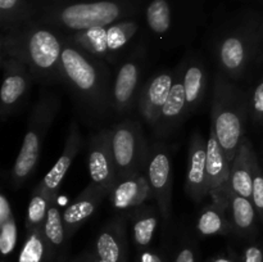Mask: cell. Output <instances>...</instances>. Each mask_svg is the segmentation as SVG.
<instances>
[{"mask_svg":"<svg viewBox=\"0 0 263 262\" xmlns=\"http://www.w3.org/2000/svg\"><path fill=\"white\" fill-rule=\"evenodd\" d=\"M108 195L109 190L90 181V184L64 208L62 217H63L67 238L69 240L79 231V229L84 226L86 221L94 215L100 203L104 198H108Z\"/></svg>","mask_w":263,"mask_h":262,"instance_id":"e0dca14e","label":"cell"},{"mask_svg":"<svg viewBox=\"0 0 263 262\" xmlns=\"http://www.w3.org/2000/svg\"><path fill=\"white\" fill-rule=\"evenodd\" d=\"M2 32L10 31L30 21L25 0H0Z\"/></svg>","mask_w":263,"mask_h":262,"instance_id":"f546056e","label":"cell"},{"mask_svg":"<svg viewBox=\"0 0 263 262\" xmlns=\"http://www.w3.org/2000/svg\"><path fill=\"white\" fill-rule=\"evenodd\" d=\"M203 262H240V253L235 252L233 248H229L225 253L215 254Z\"/></svg>","mask_w":263,"mask_h":262,"instance_id":"d590c367","label":"cell"},{"mask_svg":"<svg viewBox=\"0 0 263 262\" xmlns=\"http://www.w3.org/2000/svg\"><path fill=\"white\" fill-rule=\"evenodd\" d=\"M89 249L105 262H130L127 213L110 218L98 231Z\"/></svg>","mask_w":263,"mask_h":262,"instance_id":"4fadbf2b","label":"cell"},{"mask_svg":"<svg viewBox=\"0 0 263 262\" xmlns=\"http://www.w3.org/2000/svg\"><path fill=\"white\" fill-rule=\"evenodd\" d=\"M249 116V98L235 81L217 72L213 81L211 125L229 162H233L244 140Z\"/></svg>","mask_w":263,"mask_h":262,"instance_id":"277c9868","label":"cell"},{"mask_svg":"<svg viewBox=\"0 0 263 262\" xmlns=\"http://www.w3.org/2000/svg\"><path fill=\"white\" fill-rule=\"evenodd\" d=\"M258 39V30L241 22L216 33L210 46L217 72L235 82L241 80L256 58Z\"/></svg>","mask_w":263,"mask_h":262,"instance_id":"8992f818","label":"cell"},{"mask_svg":"<svg viewBox=\"0 0 263 262\" xmlns=\"http://www.w3.org/2000/svg\"><path fill=\"white\" fill-rule=\"evenodd\" d=\"M3 84L0 89V117L7 121L18 112L32 87V73L26 64L12 57L0 54Z\"/></svg>","mask_w":263,"mask_h":262,"instance_id":"30bf717a","label":"cell"},{"mask_svg":"<svg viewBox=\"0 0 263 262\" xmlns=\"http://www.w3.org/2000/svg\"><path fill=\"white\" fill-rule=\"evenodd\" d=\"M149 198H153V194L145 171L118 181L108 195L110 204L120 211L145 204Z\"/></svg>","mask_w":263,"mask_h":262,"instance_id":"44dd1931","label":"cell"},{"mask_svg":"<svg viewBox=\"0 0 263 262\" xmlns=\"http://www.w3.org/2000/svg\"><path fill=\"white\" fill-rule=\"evenodd\" d=\"M67 262H105L100 258L99 256L94 253L92 251H90L89 248H86L85 251L80 252L79 254H76L74 257L69 258Z\"/></svg>","mask_w":263,"mask_h":262,"instance_id":"8d00e7d4","label":"cell"},{"mask_svg":"<svg viewBox=\"0 0 263 262\" xmlns=\"http://www.w3.org/2000/svg\"><path fill=\"white\" fill-rule=\"evenodd\" d=\"M131 13L130 5L121 0H76L43 8L37 17L30 21L69 36L125 21Z\"/></svg>","mask_w":263,"mask_h":262,"instance_id":"3957f363","label":"cell"},{"mask_svg":"<svg viewBox=\"0 0 263 262\" xmlns=\"http://www.w3.org/2000/svg\"><path fill=\"white\" fill-rule=\"evenodd\" d=\"M87 167L92 182L112 192L117 184V170L112 149L110 128H102L90 138Z\"/></svg>","mask_w":263,"mask_h":262,"instance_id":"7c38bea8","label":"cell"},{"mask_svg":"<svg viewBox=\"0 0 263 262\" xmlns=\"http://www.w3.org/2000/svg\"><path fill=\"white\" fill-rule=\"evenodd\" d=\"M256 161L257 157L252 148L251 141L244 138L230 166L229 188L231 189V192L252 199L253 170Z\"/></svg>","mask_w":263,"mask_h":262,"instance_id":"603a6c76","label":"cell"},{"mask_svg":"<svg viewBox=\"0 0 263 262\" xmlns=\"http://www.w3.org/2000/svg\"><path fill=\"white\" fill-rule=\"evenodd\" d=\"M44 236L48 243L49 252H50V262H67V248H68L69 239L67 238L66 228L63 223L62 212L58 207L51 204L44 223Z\"/></svg>","mask_w":263,"mask_h":262,"instance_id":"484cf974","label":"cell"},{"mask_svg":"<svg viewBox=\"0 0 263 262\" xmlns=\"http://www.w3.org/2000/svg\"><path fill=\"white\" fill-rule=\"evenodd\" d=\"M176 76L177 66L174 69H163L143 82L136 105L143 120L152 128L156 127L158 122L161 110L171 92Z\"/></svg>","mask_w":263,"mask_h":262,"instance_id":"5bb4252c","label":"cell"},{"mask_svg":"<svg viewBox=\"0 0 263 262\" xmlns=\"http://www.w3.org/2000/svg\"><path fill=\"white\" fill-rule=\"evenodd\" d=\"M139 25L133 20L116 22L107 27H97L67 36L92 55L104 62L118 64L128 54L130 41L138 32Z\"/></svg>","mask_w":263,"mask_h":262,"instance_id":"ba28073f","label":"cell"},{"mask_svg":"<svg viewBox=\"0 0 263 262\" xmlns=\"http://www.w3.org/2000/svg\"><path fill=\"white\" fill-rule=\"evenodd\" d=\"M240 262H263V247L254 241L247 244L240 252Z\"/></svg>","mask_w":263,"mask_h":262,"instance_id":"e575fe53","label":"cell"},{"mask_svg":"<svg viewBox=\"0 0 263 262\" xmlns=\"http://www.w3.org/2000/svg\"><path fill=\"white\" fill-rule=\"evenodd\" d=\"M112 80L107 62L63 36L61 84L68 89L86 122L99 125L115 115Z\"/></svg>","mask_w":263,"mask_h":262,"instance_id":"6da1fadb","label":"cell"},{"mask_svg":"<svg viewBox=\"0 0 263 262\" xmlns=\"http://www.w3.org/2000/svg\"><path fill=\"white\" fill-rule=\"evenodd\" d=\"M145 54L144 49L128 51L127 55L117 64L112 80V105L116 116H125L138 104L141 76L144 72Z\"/></svg>","mask_w":263,"mask_h":262,"instance_id":"9c48e42d","label":"cell"},{"mask_svg":"<svg viewBox=\"0 0 263 262\" xmlns=\"http://www.w3.org/2000/svg\"><path fill=\"white\" fill-rule=\"evenodd\" d=\"M185 190L195 204H199L205 198L210 197L207 174V141L199 131H195L190 136Z\"/></svg>","mask_w":263,"mask_h":262,"instance_id":"9a60e30c","label":"cell"},{"mask_svg":"<svg viewBox=\"0 0 263 262\" xmlns=\"http://www.w3.org/2000/svg\"><path fill=\"white\" fill-rule=\"evenodd\" d=\"M58 109V97L49 91H43L31 108L23 143L10 171V185L13 189L17 190L23 186L35 172L43 151L44 140L49 128L53 125Z\"/></svg>","mask_w":263,"mask_h":262,"instance_id":"5b68a950","label":"cell"},{"mask_svg":"<svg viewBox=\"0 0 263 262\" xmlns=\"http://www.w3.org/2000/svg\"><path fill=\"white\" fill-rule=\"evenodd\" d=\"M134 262H171V253L166 249L149 247L143 251H136Z\"/></svg>","mask_w":263,"mask_h":262,"instance_id":"d6a6232c","label":"cell"},{"mask_svg":"<svg viewBox=\"0 0 263 262\" xmlns=\"http://www.w3.org/2000/svg\"><path fill=\"white\" fill-rule=\"evenodd\" d=\"M170 253L171 262H203L197 240L190 233H182Z\"/></svg>","mask_w":263,"mask_h":262,"instance_id":"4dcf8cb0","label":"cell"},{"mask_svg":"<svg viewBox=\"0 0 263 262\" xmlns=\"http://www.w3.org/2000/svg\"><path fill=\"white\" fill-rule=\"evenodd\" d=\"M184 61V86L189 113L198 112L208 92V67L203 57L192 53Z\"/></svg>","mask_w":263,"mask_h":262,"instance_id":"ffe728a7","label":"cell"},{"mask_svg":"<svg viewBox=\"0 0 263 262\" xmlns=\"http://www.w3.org/2000/svg\"><path fill=\"white\" fill-rule=\"evenodd\" d=\"M252 202L256 207L257 213L263 220V174L258 161L254 163L253 170V190H252Z\"/></svg>","mask_w":263,"mask_h":262,"instance_id":"1f68e13d","label":"cell"},{"mask_svg":"<svg viewBox=\"0 0 263 262\" xmlns=\"http://www.w3.org/2000/svg\"><path fill=\"white\" fill-rule=\"evenodd\" d=\"M0 49L2 54L26 64L35 81L43 85L61 84L63 35L58 31L27 21L2 32Z\"/></svg>","mask_w":263,"mask_h":262,"instance_id":"7a4b0ae2","label":"cell"},{"mask_svg":"<svg viewBox=\"0 0 263 262\" xmlns=\"http://www.w3.org/2000/svg\"><path fill=\"white\" fill-rule=\"evenodd\" d=\"M18 229L9 198L5 193L0 195V252L4 257L12 254L17 246Z\"/></svg>","mask_w":263,"mask_h":262,"instance_id":"4316f807","label":"cell"},{"mask_svg":"<svg viewBox=\"0 0 263 262\" xmlns=\"http://www.w3.org/2000/svg\"><path fill=\"white\" fill-rule=\"evenodd\" d=\"M55 203V199L51 198L40 185H36L31 194L30 202L26 215V231H32L36 229H43L48 216L49 208Z\"/></svg>","mask_w":263,"mask_h":262,"instance_id":"83f0119b","label":"cell"},{"mask_svg":"<svg viewBox=\"0 0 263 262\" xmlns=\"http://www.w3.org/2000/svg\"><path fill=\"white\" fill-rule=\"evenodd\" d=\"M229 200L234 235L239 239L252 240L257 226V210L253 202L249 198L231 192V189H229Z\"/></svg>","mask_w":263,"mask_h":262,"instance_id":"d4e9b609","label":"cell"},{"mask_svg":"<svg viewBox=\"0 0 263 262\" xmlns=\"http://www.w3.org/2000/svg\"><path fill=\"white\" fill-rule=\"evenodd\" d=\"M110 139L118 181L145 171L151 145L139 121L126 118L116 123Z\"/></svg>","mask_w":263,"mask_h":262,"instance_id":"52a82bcc","label":"cell"},{"mask_svg":"<svg viewBox=\"0 0 263 262\" xmlns=\"http://www.w3.org/2000/svg\"><path fill=\"white\" fill-rule=\"evenodd\" d=\"M82 145H84V138H82L81 130H80V125L77 120H73L69 125L68 135L66 138V143H64V148L61 157L37 184L55 200L58 197L62 181H63L68 170L71 169L72 163L81 151Z\"/></svg>","mask_w":263,"mask_h":262,"instance_id":"d6986e66","label":"cell"},{"mask_svg":"<svg viewBox=\"0 0 263 262\" xmlns=\"http://www.w3.org/2000/svg\"><path fill=\"white\" fill-rule=\"evenodd\" d=\"M229 189L225 193L211 195L212 202L200 210L195 221V231L198 236L210 238V236L234 235L230 217Z\"/></svg>","mask_w":263,"mask_h":262,"instance_id":"ac0fdd59","label":"cell"},{"mask_svg":"<svg viewBox=\"0 0 263 262\" xmlns=\"http://www.w3.org/2000/svg\"><path fill=\"white\" fill-rule=\"evenodd\" d=\"M189 116L190 113L184 86V61H181L177 64L176 80H175L171 92L162 108L158 122L153 131L158 138H167L176 133L177 128L185 122Z\"/></svg>","mask_w":263,"mask_h":262,"instance_id":"2e32d148","label":"cell"},{"mask_svg":"<svg viewBox=\"0 0 263 262\" xmlns=\"http://www.w3.org/2000/svg\"><path fill=\"white\" fill-rule=\"evenodd\" d=\"M18 262H50V252L43 229L26 231V239L21 248Z\"/></svg>","mask_w":263,"mask_h":262,"instance_id":"f1b7e54d","label":"cell"},{"mask_svg":"<svg viewBox=\"0 0 263 262\" xmlns=\"http://www.w3.org/2000/svg\"><path fill=\"white\" fill-rule=\"evenodd\" d=\"M158 207L157 204H143L133 208L127 212L128 231H130V240L135 251L152 247L154 234L159 220Z\"/></svg>","mask_w":263,"mask_h":262,"instance_id":"7402d4cb","label":"cell"},{"mask_svg":"<svg viewBox=\"0 0 263 262\" xmlns=\"http://www.w3.org/2000/svg\"><path fill=\"white\" fill-rule=\"evenodd\" d=\"M249 116L254 122L263 120V81L256 85L249 98Z\"/></svg>","mask_w":263,"mask_h":262,"instance_id":"836d02e7","label":"cell"},{"mask_svg":"<svg viewBox=\"0 0 263 262\" xmlns=\"http://www.w3.org/2000/svg\"><path fill=\"white\" fill-rule=\"evenodd\" d=\"M146 176L152 188L154 203L158 207L161 217L168 222L172 212V161L170 149L164 144L151 145Z\"/></svg>","mask_w":263,"mask_h":262,"instance_id":"8fae6325","label":"cell"},{"mask_svg":"<svg viewBox=\"0 0 263 262\" xmlns=\"http://www.w3.org/2000/svg\"><path fill=\"white\" fill-rule=\"evenodd\" d=\"M230 166L225 152L218 143L215 127L211 125L207 139V174L210 185V197L212 194L225 193L229 189Z\"/></svg>","mask_w":263,"mask_h":262,"instance_id":"cb8c5ba5","label":"cell"}]
</instances>
